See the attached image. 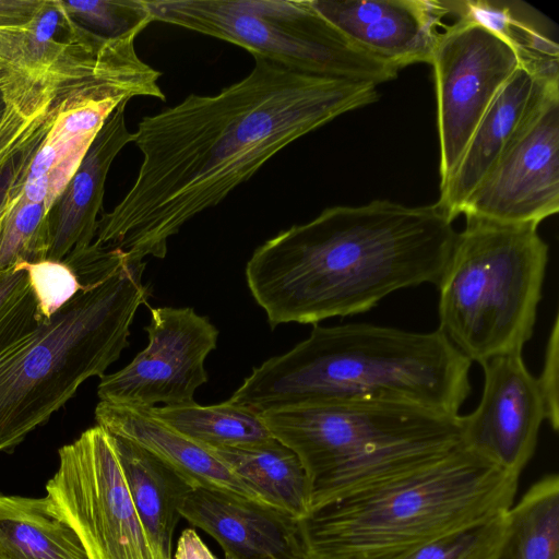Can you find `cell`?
Here are the masks:
<instances>
[{
    "label": "cell",
    "mask_w": 559,
    "mask_h": 559,
    "mask_svg": "<svg viewBox=\"0 0 559 559\" xmlns=\"http://www.w3.org/2000/svg\"><path fill=\"white\" fill-rule=\"evenodd\" d=\"M377 85L307 75L254 57L240 81L190 94L145 116L133 132L136 178L97 221L95 243L130 259L165 258L168 239L218 205L290 143L377 102Z\"/></svg>",
    "instance_id": "cell-1"
},
{
    "label": "cell",
    "mask_w": 559,
    "mask_h": 559,
    "mask_svg": "<svg viewBox=\"0 0 559 559\" xmlns=\"http://www.w3.org/2000/svg\"><path fill=\"white\" fill-rule=\"evenodd\" d=\"M452 223L436 203L328 207L259 246L247 285L272 329L364 313L399 289L438 285L457 236Z\"/></svg>",
    "instance_id": "cell-2"
},
{
    "label": "cell",
    "mask_w": 559,
    "mask_h": 559,
    "mask_svg": "<svg viewBox=\"0 0 559 559\" xmlns=\"http://www.w3.org/2000/svg\"><path fill=\"white\" fill-rule=\"evenodd\" d=\"M471 366L438 329L314 324L305 341L253 368L228 401L258 415L300 405L378 403L456 416L471 393Z\"/></svg>",
    "instance_id": "cell-3"
},
{
    "label": "cell",
    "mask_w": 559,
    "mask_h": 559,
    "mask_svg": "<svg viewBox=\"0 0 559 559\" xmlns=\"http://www.w3.org/2000/svg\"><path fill=\"white\" fill-rule=\"evenodd\" d=\"M519 475L462 444L415 469L312 507L297 520L304 559H397L513 504Z\"/></svg>",
    "instance_id": "cell-4"
},
{
    "label": "cell",
    "mask_w": 559,
    "mask_h": 559,
    "mask_svg": "<svg viewBox=\"0 0 559 559\" xmlns=\"http://www.w3.org/2000/svg\"><path fill=\"white\" fill-rule=\"evenodd\" d=\"M145 265L127 255L103 280L80 282L69 302L0 352V452L12 451L120 357L150 296Z\"/></svg>",
    "instance_id": "cell-5"
},
{
    "label": "cell",
    "mask_w": 559,
    "mask_h": 559,
    "mask_svg": "<svg viewBox=\"0 0 559 559\" xmlns=\"http://www.w3.org/2000/svg\"><path fill=\"white\" fill-rule=\"evenodd\" d=\"M299 457L310 509L443 456L461 445L460 414L378 403L312 404L260 414Z\"/></svg>",
    "instance_id": "cell-6"
},
{
    "label": "cell",
    "mask_w": 559,
    "mask_h": 559,
    "mask_svg": "<svg viewBox=\"0 0 559 559\" xmlns=\"http://www.w3.org/2000/svg\"><path fill=\"white\" fill-rule=\"evenodd\" d=\"M533 224L466 217L439 290L438 330L473 364L522 353L542 299L548 245Z\"/></svg>",
    "instance_id": "cell-7"
},
{
    "label": "cell",
    "mask_w": 559,
    "mask_h": 559,
    "mask_svg": "<svg viewBox=\"0 0 559 559\" xmlns=\"http://www.w3.org/2000/svg\"><path fill=\"white\" fill-rule=\"evenodd\" d=\"M154 22L225 40L298 73L374 85L397 70L356 48L312 0H147Z\"/></svg>",
    "instance_id": "cell-8"
},
{
    "label": "cell",
    "mask_w": 559,
    "mask_h": 559,
    "mask_svg": "<svg viewBox=\"0 0 559 559\" xmlns=\"http://www.w3.org/2000/svg\"><path fill=\"white\" fill-rule=\"evenodd\" d=\"M58 455L48 506L74 530L88 559H154L111 435L97 425Z\"/></svg>",
    "instance_id": "cell-9"
},
{
    "label": "cell",
    "mask_w": 559,
    "mask_h": 559,
    "mask_svg": "<svg viewBox=\"0 0 559 559\" xmlns=\"http://www.w3.org/2000/svg\"><path fill=\"white\" fill-rule=\"evenodd\" d=\"M430 64L442 186L457 167L480 119L521 66L512 48L496 34L460 19L439 32Z\"/></svg>",
    "instance_id": "cell-10"
},
{
    "label": "cell",
    "mask_w": 559,
    "mask_h": 559,
    "mask_svg": "<svg viewBox=\"0 0 559 559\" xmlns=\"http://www.w3.org/2000/svg\"><path fill=\"white\" fill-rule=\"evenodd\" d=\"M147 346L121 370L100 378V401L152 408L193 402L207 382L205 359L216 348L218 331L192 308L151 309Z\"/></svg>",
    "instance_id": "cell-11"
},
{
    "label": "cell",
    "mask_w": 559,
    "mask_h": 559,
    "mask_svg": "<svg viewBox=\"0 0 559 559\" xmlns=\"http://www.w3.org/2000/svg\"><path fill=\"white\" fill-rule=\"evenodd\" d=\"M559 211V86L550 90L465 204V217L539 223Z\"/></svg>",
    "instance_id": "cell-12"
},
{
    "label": "cell",
    "mask_w": 559,
    "mask_h": 559,
    "mask_svg": "<svg viewBox=\"0 0 559 559\" xmlns=\"http://www.w3.org/2000/svg\"><path fill=\"white\" fill-rule=\"evenodd\" d=\"M484 389L477 407L460 415L461 444L498 467L516 474L533 457L545 403L522 353L496 356L480 365Z\"/></svg>",
    "instance_id": "cell-13"
},
{
    "label": "cell",
    "mask_w": 559,
    "mask_h": 559,
    "mask_svg": "<svg viewBox=\"0 0 559 559\" xmlns=\"http://www.w3.org/2000/svg\"><path fill=\"white\" fill-rule=\"evenodd\" d=\"M314 8L356 48L400 71L430 59L443 0H312Z\"/></svg>",
    "instance_id": "cell-14"
},
{
    "label": "cell",
    "mask_w": 559,
    "mask_h": 559,
    "mask_svg": "<svg viewBox=\"0 0 559 559\" xmlns=\"http://www.w3.org/2000/svg\"><path fill=\"white\" fill-rule=\"evenodd\" d=\"M559 80L539 78L519 67L491 103L449 180L440 186L437 205L453 222L475 190L519 135Z\"/></svg>",
    "instance_id": "cell-15"
},
{
    "label": "cell",
    "mask_w": 559,
    "mask_h": 559,
    "mask_svg": "<svg viewBox=\"0 0 559 559\" xmlns=\"http://www.w3.org/2000/svg\"><path fill=\"white\" fill-rule=\"evenodd\" d=\"M142 32L106 38L76 23L61 0H45L29 23L0 28V62L32 74L94 67L135 49Z\"/></svg>",
    "instance_id": "cell-16"
},
{
    "label": "cell",
    "mask_w": 559,
    "mask_h": 559,
    "mask_svg": "<svg viewBox=\"0 0 559 559\" xmlns=\"http://www.w3.org/2000/svg\"><path fill=\"white\" fill-rule=\"evenodd\" d=\"M90 84L87 78L66 72L26 73L0 123V238L61 107Z\"/></svg>",
    "instance_id": "cell-17"
},
{
    "label": "cell",
    "mask_w": 559,
    "mask_h": 559,
    "mask_svg": "<svg viewBox=\"0 0 559 559\" xmlns=\"http://www.w3.org/2000/svg\"><path fill=\"white\" fill-rule=\"evenodd\" d=\"M179 513L216 539L225 559H304L297 520L283 512L195 487Z\"/></svg>",
    "instance_id": "cell-18"
},
{
    "label": "cell",
    "mask_w": 559,
    "mask_h": 559,
    "mask_svg": "<svg viewBox=\"0 0 559 559\" xmlns=\"http://www.w3.org/2000/svg\"><path fill=\"white\" fill-rule=\"evenodd\" d=\"M95 418L97 425L110 435L128 439L152 452L194 487L221 491L283 512L210 448L159 420L150 408L99 401Z\"/></svg>",
    "instance_id": "cell-19"
},
{
    "label": "cell",
    "mask_w": 559,
    "mask_h": 559,
    "mask_svg": "<svg viewBox=\"0 0 559 559\" xmlns=\"http://www.w3.org/2000/svg\"><path fill=\"white\" fill-rule=\"evenodd\" d=\"M127 104L121 103L106 119L49 210L48 260L62 261L73 249L93 243L108 171L118 153L133 142L126 124Z\"/></svg>",
    "instance_id": "cell-20"
},
{
    "label": "cell",
    "mask_w": 559,
    "mask_h": 559,
    "mask_svg": "<svg viewBox=\"0 0 559 559\" xmlns=\"http://www.w3.org/2000/svg\"><path fill=\"white\" fill-rule=\"evenodd\" d=\"M114 447L154 559H173V535L189 479L139 444L114 436Z\"/></svg>",
    "instance_id": "cell-21"
},
{
    "label": "cell",
    "mask_w": 559,
    "mask_h": 559,
    "mask_svg": "<svg viewBox=\"0 0 559 559\" xmlns=\"http://www.w3.org/2000/svg\"><path fill=\"white\" fill-rule=\"evenodd\" d=\"M449 14L491 31L533 74L559 80V45L551 22L535 8L511 0H443Z\"/></svg>",
    "instance_id": "cell-22"
},
{
    "label": "cell",
    "mask_w": 559,
    "mask_h": 559,
    "mask_svg": "<svg viewBox=\"0 0 559 559\" xmlns=\"http://www.w3.org/2000/svg\"><path fill=\"white\" fill-rule=\"evenodd\" d=\"M0 559H88L74 532L44 498L0 493Z\"/></svg>",
    "instance_id": "cell-23"
},
{
    "label": "cell",
    "mask_w": 559,
    "mask_h": 559,
    "mask_svg": "<svg viewBox=\"0 0 559 559\" xmlns=\"http://www.w3.org/2000/svg\"><path fill=\"white\" fill-rule=\"evenodd\" d=\"M210 449L284 513L299 520L310 510L306 471L297 454L274 437L240 447Z\"/></svg>",
    "instance_id": "cell-24"
},
{
    "label": "cell",
    "mask_w": 559,
    "mask_h": 559,
    "mask_svg": "<svg viewBox=\"0 0 559 559\" xmlns=\"http://www.w3.org/2000/svg\"><path fill=\"white\" fill-rule=\"evenodd\" d=\"M493 559H559V476L546 474L506 513Z\"/></svg>",
    "instance_id": "cell-25"
},
{
    "label": "cell",
    "mask_w": 559,
    "mask_h": 559,
    "mask_svg": "<svg viewBox=\"0 0 559 559\" xmlns=\"http://www.w3.org/2000/svg\"><path fill=\"white\" fill-rule=\"evenodd\" d=\"M150 409L175 430L210 448L240 447L273 437L260 415L229 401L214 405L193 401Z\"/></svg>",
    "instance_id": "cell-26"
},
{
    "label": "cell",
    "mask_w": 559,
    "mask_h": 559,
    "mask_svg": "<svg viewBox=\"0 0 559 559\" xmlns=\"http://www.w3.org/2000/svg\"><path fill=\"white\" fill-rule=\"evenodd\" d=\"M507 510L444 533L397 559H493L503 536Z\"/></svg>",
    "instance_id": "cell-27"
},
{
    "label": "cell",
    "mask_w": 559,
    "mask_h": 559,
    "mask_svg": "<svg viewBox=\"0 0 559 559\" xmlns=\"http://www.w3.org/2000/svg\"><path fill=\"white\" fill-rule=\"evenodd\" d=\"M49 209L43 203L20 199L11 212L0 238V271L19 263L47 259L49 249Z\"/></svg>",
    "instance_id": "cell-28"
},
{
    "label": "cell",
    "mask_w": 559,
    "mask_h": 559,
    "mask_svg": "<svg viewBox=\"0 0 559 559\" xmlns=\"http://www.w3.org/2000/svg\"><path fill=\"white\" fill-rule=\"evenodd\" d=\"M61 4L76 23L106 38L144 31L154 22L147 0H61Z\"/></svg>",
    "instance_id": "cell-29"
},
{
    "label": "cell",
    "mask_w": 559,
    "mask_h": 559,
    "mask_svg": "<svg viewBox=\"0 0 559 559\" xmlns=\"http://www.w3.org/2000/svg\"><path fill=\"white\" fill-rule=\"evenodd\" d=\"M36 317V301L27 271L20 264L0 271V352L28 332Z\"/></svg>",
    "instance_id": "cell-30"
},
{
    "label": "cell",
    "mask_w": 559,
    "mask_h": 559,
    "mask_svg": "<svg viewBox=\"0 0 559 559\" xmlns=\"http://www.w3.org/2000/svg\"><path fill=\"white\" fill-rule=\"evenodd\" d=\"M19 264L27 271L41 320L49 319L82 288L76 274L64 261L46 259Z\"/></svg>",
    "instance_id": "cell-31"
},
{
    "label": "cell",
    "mask_w": 559,
    "mask_h": 559,
    "mask_svg": "<svg viewBox=\"0 0 559 559\" xmlns=\"http://www.w3.org/2000/svg\"><path fill=\"white\" fill-rule=\"evenodd\" d=\"M556 316L551 332L548 337L544 364L539 377L536 378L540 390L545 408L546 420L554 431L559 427L558 379H559V324Z\"/></svg>",
    "instance_id": "cell-32"
},
{
    "label": "cell",
    "mask_w": 559,
    "mask_h": 559,
    "mask_svg": "<svg viewBox=\"0 0 559 559\" xmlns=\"http://www.w3.org/2000/svg\"><path fill=\"white\" fill-rule=\"evenodd\" d=\"M45 0H0V28L29 23Z\"/></svg>",
    "instance_id": "cell-33"
},
{
    "label": "cell",
    "mask_w": 559,
    "mask_h": 559,
    "mask_svg": "<svg viewBox=\"0 0 559 559\" xmlns=\"http://www.w3.org/2000/svg\"><path fill=\"white\" fill-rule=\"evenodd\" d=\"M25 76V72L0 62V123Z\"/></svg>",
    "instance_id": "cell-34"
},
{
    "label": "cell",
    "mask_w": 559,
    "mask_h": 559,
    "mask_svg": "<svg viewBox=\"0 0 559 559\" xmlns=\"http://www.w3.org/2000/svg\"><path fill=\"white\" fill-rule=\"evenodd\" d=\"M175 559H217L192 528H186L177 543Z\"/></svg>",
    "instance_id": "cell-35"
}]
</instances>
